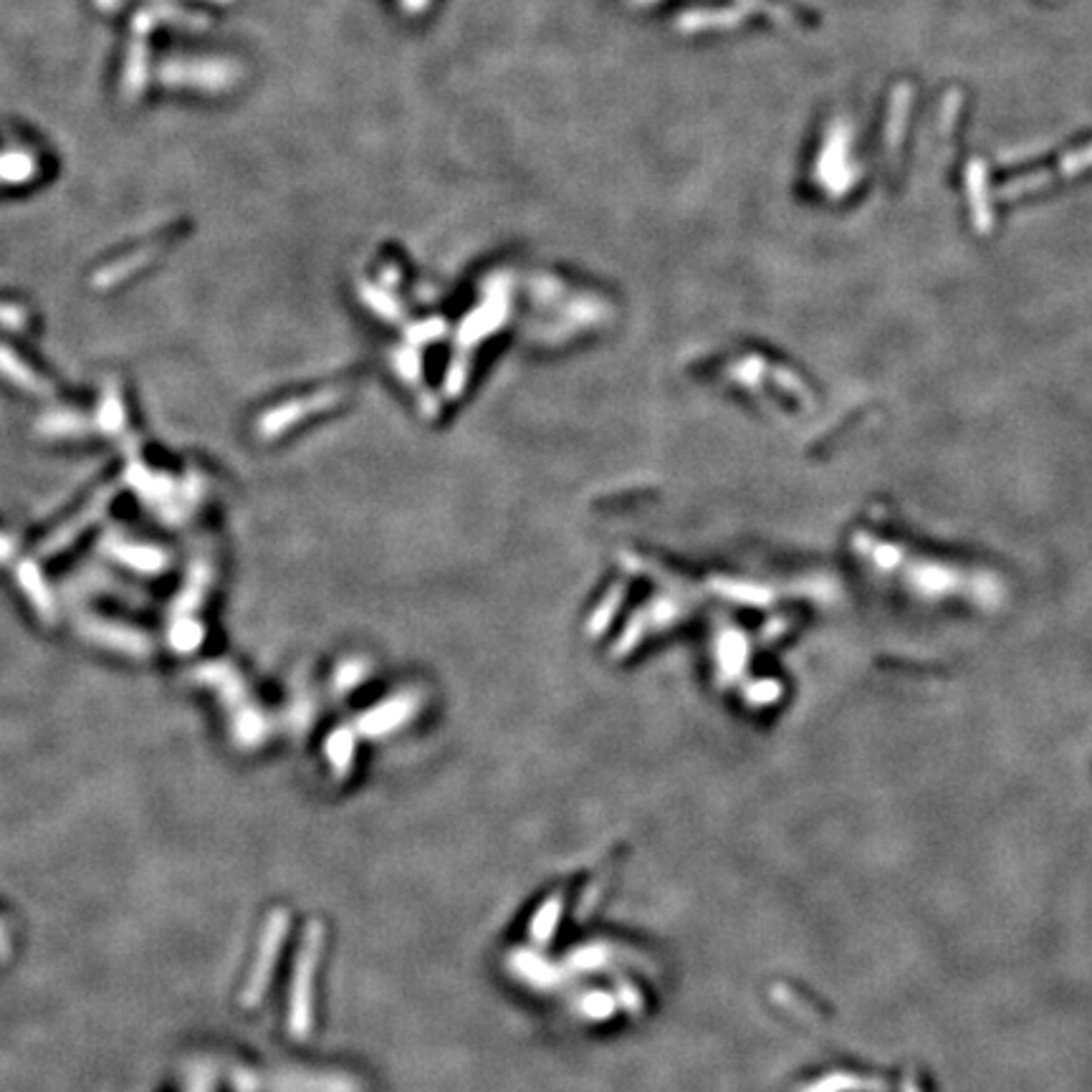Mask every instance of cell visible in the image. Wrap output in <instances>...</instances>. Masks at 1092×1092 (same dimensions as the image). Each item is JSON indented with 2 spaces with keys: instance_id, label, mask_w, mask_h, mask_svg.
I'll list each match as a JSON object with an SVG mask.
<instances>
[{
  "instance_id": "obj_1",
  "label": "cell",
  "mask_w": 1092,
  "mask_h": 1092,
  "mask_svg": "<svg viewBox=\"0 0 1092 1092\" xmlns=\"http://www.w3.org/2000/svg\"><path fill=\"white\" fill-rule=\"evenodd\" d=\"M39 433L44 437H87V435H104L114 437L124 450V456L137 458V435L127 426V410H124V398L120 385L109 380L104 385L99 407L92 417H83L76 413H48L39 420Z\"/></svg>"
},
{
  "instance_id": "obj_2",
  "label": "cell",
  "mask_w": 1092,
  "mask_h": 1092,
  "mask_svg": "<svg viewBox=\"0 0 1092 1092\" xmlns=\"http://www.w3.org/2000/svg\"><path fill=\"white\" fill-rule=\"evenodd\" d=\"M124 481L137 493L139 501H144L150 511H155L159 519L170 521V524L185 521L205 496V478L198 471H190L185 481H178L167 473L150 471L139 458L127 461Z\"/></svg>"
},
{
  "instance_id": "obj_3",
  "label": "cell",
  "mask_w": 1092,
  "mask_h": 1092,
  "mask_svg": "<svg viewBox=\"0 0 1092 1092\" xmlns=\"http://www.w3.org/2000/svg\"><path fill=\"white\" fill-rule=\"evenodd\" d=\"M213 559L198 554L187 567V576L180 595L172 600L170 620H167V643L178 656H190L205 640V628L198 622V610L203 607L207 589L213 584Z\"/></svg>"
},
{
  "instance_id": "obj_4",
  "label": "cell",
  "mask_w": 1092,
  "mask_h": 1092,
  "mask_svg": "<svg viewBox=\"0 0 1092 1092\" xmlns=\"http://www.w3.org/2000/svg\"><path fill=\"white\" fill-rule=\"evenodd\" d=\"M190 676L195 683L207 686L211 691L218 693L222 706L228 708V716H231L235 741L241 747H253L261 739V716L256 711L239 671L233 665L222 663V660H213V663L193 667Z\"/></svg>"
},
{
  "instance_id": "obj_5",
  "label": "cell",
  "mask_w": 1092,
  "mask_h": 1092,
  "mask_svg": "<svg viewBox=\"0 0 1092 1092\" xmlns=\"http://www.w3.org/2000/svg\"><path fill=\"white\" fill-rule=\"evenodd\" d=\"M163 18H178L187 28H205L207 18L195 16V13L172 9V5H152L148 11H139L132 24V44L127 51V66H124V94L135 99L139 92H144V79H148V33L150 28L159 24Z\"/></svg>"
},
{
  "instance_id": "obj_6",
  "label": "cell",
  "mask_w": 1092,
  "mask_h": 1092,
  "mask_svg": "<svg viewBox=\"0 0 1092 1092\" xmlns=\"http://www.w3.org/2000/svg\"><path fill=\"white\" fill-rule=\"evenodd\" d=\"M0 567L11 569L20 593H24L26 600L33 604V610H36L41 620H46L48 625L56 622V597L51 593V587H48L46 576L41 574L36 562L18 554L16 541L3 532H0Z\"/></svg>"
},
{
  "instance_id": "obj_7",
  "label": "cell",
  "mask_w": 1092,
  "mask_h": 1092,
  "mask_svg": "<svg viewBox=\"0 0 1092 1092\" xmlns=\"http://www.w3.org/2000/svg\"><path fill=\"white\" fill-rule=\"evenodd\" d=\"M74 625L83 640L99 645V648L122 652V656L129 658H150L155 652V640L144 630L132 628V625H122L96 615L76 617Z\"/></svg>"
},
{
  "instance_id": "obj_8",
  "label": "cell",
  "mask_w": 1092,
  "mask_h": 1092,
  "mask_svg": "<svg viewBox=\"0 0 1092 1092\" xmlns=\"http://www.w3.org/2000/svg\"><path fill=\"white\" fill-rule=\"evenodd\" d=\"M319 943H322V928L311 926L302 945V954L296 962V976L291 986V1014L289 1029L294 1037H304L311 1027V979H314V966L319 958Z\"/></svg>"
},
{
  "instance_id": "obj_9",
  "label": "cell",
  "mask_w": 1092,
  "mask_h": 1092,
  "mask_svg": "<svg viewBox=\"0 0 1092 1092\" xmlns=\"http://www.w3.org/2000/svg\"><path fill=\"white\" fill-rule=\"evenodd\" d=\"M287 923H289L287 913H274L271 916L266 930H263L259 958H256L253 971H250L248 982H246V986H243V994H241L243 1006H248V1010H253V1006L263 999V994H266V986L271 982V973H274V966L278 958V949H281V941L287 938Z\"/></svg>"
},
{
  "instance_id": "obj_10",
  "label": "cell",
  "mask_w": 1092,
  "mask_h": 1092,
  "mask_svg": "<svg viewBox=\"0 0 1092 1092\" xmlns=\"http://www.w3.org/2000/svg\"><path fill=\"white\" fill-rule=\"evenodd\" d=\"M99 549L111 562L142 574H159L170 567V554H167L165 549H159L155 544H139V541L127 539L124 534L114 532V528H109V532L104 534Z\"/></svg>"
},
{
  "instance_id": "obj_11",
  "label": "cell",
  "mask_w": 1092,
  "mask_h": 1092,
  "mask_svg": "<svg viewBox=\"0 0 1092 1092\" xmlns=\"http://www.w3.org/2000/svg\"><path fill=\"white\" fill-rule=\"evenodd\" d=\"M114 493H117V486H107V489L96 491L94 496H92V501H89V504L83 506L79 513H74V517L68 519L66 524H61L53 534H48V537L41 541L39 554L41 556H53V554L64 552L66 547H72L74 541L79 539L89 526H94L96 521H99L104 513H107L111 498H114Z\"/></svg>"
},
{
  "instance_id": "obj_12",
  "label": "cell",
  "mask_w": 1092,
  "mask_h": 1092,
  "mask_svg": "<svg viewBox=\"0 0 1092 1092\" xmlns=\"http://www.w3.org/2000/svg\"><path fill=\"white\" fill-rule=\"evenodd\" d=\"M159 76L165 83L175 87H198V89H222L233 79V68L222 61H205V64H167Z\"/></svg>"
},
{
  "instance_id": "obj_13",
  "label": "cell",
  "mask_w": 1092,
  "mask_h": 1092,
  "mask_svg": "<svg viewBox=\"0 0 1092 1092\" xmlns=\"http://www.w3.org/2000/svg\"><path fill=\"white\" fill-rule=\"evenodd\" d=\"M0 378L9 380L13 387L24 389L28 395H39V398L41 395H44V398L53 395L51 382L41 378L36 370H31V367L5 344H0Z\"/></svg>"
},
{
  "instance_id": "obj_14",
  "label": "cell",
  "mask_w": 1092,
  "mask_h": 1092,
  "mask_svg": "<svg viewBox=\"0 0 1092 1092\" xmlns=\"http://www.w3.org/2000/svg\"><path fill=\"white\" fill-rule=\"evenodd\" d=\"M157 250H159V246L155 243V246H148V248H139V250H135V253H129L127 259H120V261L109 263L107 268L96 271V274H94V278H92L94 287H96V289H109V287H114V283H120L122 278H127V276L135 274V271L142 268L144 263H148V261L152 259V256L157 253Z\"/></svg>"
},
{
  "instance_id": "obj_15",
  "label": "cell",
  "mask_w": 1092,
  "mask_h": 1092,
  "mask_svg": "<svg viewBox=\"0 0 1092 1092\" xmlns=\"http://www.w3.org/2000/svg\"><path fill=\"white\" fill-rule=\"evenodd\" d=\"M33 159L24 155V152H11V155L0 157V180H9V183H24L33 175Z\"/></svg>"
},
{
  "instance_id": "obj_16",
  "label": "cell",
  "mask_w": 1092,
  "mask_h": 1092,
  "mask_svg": "<svg viewBox=\"0 0 1092 1092\" xmlns=\"http://www.w3.org/2000/svg\"><path fill=\"white\" fill-rule=\"evenodd\" d=\"M28 324V314L20 306L16 304H9V302H0V326L9 332H24Z\"/></svg>"
},
{
  "instance_id": "obj_17",
  "label": "cell",
  "mask_w": 1092,
  "mask_h": 1092,
  "mask_svg": "<svg viewBox=\"0 0 1092 1092\" xmlns=\"http://www.w3.org/2000/svg\"><path fill=\"white\" fill-rule=\"evenodd\" d=\"M11 956V936L5 930L3 923H0V962H9Z\"/></svg>"
},
{
  "instance_id": "obj_18",
  "label": "cell",
  "mask_w": 1092,
  "mask_h": 1092,
  "mask_svg": "<svg viewBox=\"0 0 1092 1092\" xmlns=\"http://www.w3.org/2000/svg\"><path fill=\"white\" fill-rule=\"evenodd\" d=\"M213 3H231V0H213Z\"/></svg>"
}]
</instances>
